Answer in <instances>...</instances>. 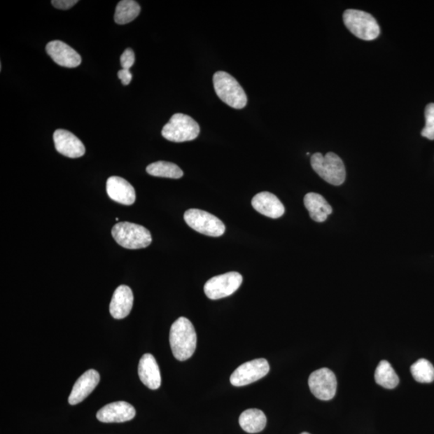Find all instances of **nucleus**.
<instances>
[{
	"instance_id": "nucleus-14",
	"label": "nucleus",
	"mask_w": 434,
	"mask_h": 434,
	"mask_svg": "<svg viewBox=\"0 0 434 434\" xmlns=\"http://www.w3.org/2000/svg\"><path fill=\"white\" fill-rule=\"evenodd\" d=\"M106 192L111 200L124 205H132L136 199L134 188L127 181L119 176H111L106 182Z\"/></svg>"
},
{
	"instance_id": "nucleus-7",
	"label": "nucleus",
	"mask_w": 434,
	"mask_h": 434,
	"mask_svg": "<svg viewBox=\"0 0 434 434\" xmlns=\"http://www.w3.org/2000/svg\"><path fill=\"white\" fill-rule=\"evenodd\" d=\"M183 217L188 226L202 234L218 237L225 232L223 222L208 211L197 209H188Z\"/></svg>"
},
{
	"instance_id": "nucleus-17",
	"label": "nucleus",
	"mask_w": 434,
	"mask_h": 434,
	"mask_svg": "<svg viewBox=\"0 0 434 434\" xmlns=\"http://www.w3.org/2000/svg\"><path fill=\"white\" fill-rule=\"evenodd\" d=\"M134 295L129 286H119L113 293L110 304V312L113 318L122 319L129 316L132 310Z\"/></svg>"
},
{
	"instance_id": "nucleus-23",
	"label": "nucleus",
	"mask_w": 434,
	"mask_h": 434,
	"mask_svg": "<svg viewBox=\"0 0 434 434\" xmlns=\"http://www.w3.org/2000/svg\"><path fill=\"white\" fill-rule=\"evenodd\" d=\"M146 172L150 176L169 178H181L183 176L181 168L173 162L158 161L146 167Z\"/></svg>"
},
{
	"instance_id": "nucleus-21",
	"label": "nucleus",
	"mask_w": 434,
	"mask_h": 434,
	"mask_svg": "<svg viewBox=\"0 0 434 434\" xmlns=\"http://www.w3.org/2000/svg\"><path fill=\"white\" fill-rule=\"evenodd\" d=\"M377 384L387 389H393L399 384V377L392 365L387 360L379 362L375 372Z\"/></svg>"
},
{
	"instance_id": "nucleus-29",
	"label": "nucleus",
	"mask_w": 434,
	"mask_h": 434,
	"mask_svg": "<svg viewBox=\"0 0 434 434\" xmlns=\"http://www.w3.org/2000/svg\"><path fill=\"white\" fill-rule=\"evenodd\" d=\"M301 434H310V433H307V432H303V433H302Z\"/></svg>"
},
{
	"instance_id": "nucleus-22",
	"label": "nucleus",
	"mask_w": 434,
	"mask_h": 434,
	"mask_svg": "<svg viewBox=\"0 0 434 434\" xmlns=\"http://www.w3.org/2000/svg\"><path fill=\"white\" fill-rule=\"evenodd\" d=\"M140 12V5L136 1L122 0L117 5L115 20L118 24H127L136 19Z\"/></svg>"
},
{
	"instance_id": "nucleus-27",
	"label": "nucleus",
	"mask_w": 434,
	"mask_h": 434,
	"mask_svg": "<svg viewBox=\"0 0 434 434\" xmlns=\"http://www.w3.org/2000/svg\"><path fill=\"white\" fill-rule=\"evenodd\" d=\"M78 3V0H52L54 7L61 10H68Z\"/></svg>"
},
{
	"instance_id": "nucleus-10",
	"label": "nucleus",
	"mask_w": 434,
	"mask_h": 434,
	"mask_svg": "<svg viewBox=\"0 0 434 434\" xmlns=\"http://www.w3.org/2000/svg\"><path fill=\"white\" fill-rule=\"evenodd\" d=\"M308 384L314 397L322 400L334 398L337 389L335 375L327 368L313 372L309 377Z\"/></svg>"
},
{
	"instance_id": "nucleus-11",
	"label": "nucleus",
	"mask_w": 434,
	"mask_h": 434,
	"mask_svg": "<svg viewBox=\"0 0 434 434\" xmlns=\"http://www.w3.org/2000/svg\"><path fill=\"white\" fill-rule=\"evenodd\" d=\"M54 144L59 154L68 158H80L85 153L83 142L69 130L59 129L53 134Z\"/></svg>"
},
{
	"instance_id": "nucleus-25",
	"label": "nucleus",
	"mask_w": 434,
	"mask_h": 434,
	"mask_svg": "<svg viewBox=\"0 0 434 434\" xmlns=\"http://www.w3.org/2000/svg\"><path fill=\"white\" fill-rule=\"evenodd\" d=\"M426 127L421 130V135L430 140H434V103L427 105L425 111Z\"/></svg>"
},
{
	"instance_id": "nucleus-8",
	"label": "nucleus",
	"mask_w": 434,
	"mask_h": 434,
	"mask_svg": "<svg viewBox=\"0 0 434 434\" xmlns=\"http://www.w3.org/2000/svg\"><path fill=\"white\" fill-rule=\"evenodd\" d=\"M241 274L230 272L214 276L206 282L204 290L206 296L211 300L230 296L235 293L242 284Z\"/></svg>"
},
{
	"instance_id": "nucleus-12",
	"label": "nucleus",
	"mask_w": 434,
	"mask_h": 434,
	"mask_svg": "<svg viewBox=\"0 0 434 434\" xmlns=\"http://www.w3.org/2000/svg\"><path fill=\"white\" fill-rule=\"evenodd\" d=\"M136 414L134 406L126 401L108 404L97 412V419L103 423H122L132 420Z\"/></svg>"
},
{
	"instance_id": "nucleus-24",
	"label": "nucleus",
	"mask_w": 434,
	"mask_h": 434,
	"mask_svg": "<svg viewBox=\"0 0 434 434\" xmlns=\"http://www.w3.org/2000/svg\"><path fill=\"white\" fill-rule=\"evenodd\" d=\"M412 376L421 384H430L434 381V368L430 361L420 359L410 368Z\"/></svg>"
},
{
	"instance_id": "nucleus-2",
	"label": "nucleus",
	"mask_w": 434,
	"mask_h": 434,
	"mask_svg": "<svg viewBox=\"0 0 434 434\" xmlns=\"http://www.w3.org/2000/svg\"><path fill=\"white\" fill-rule=\"evenodd\" d=\"M214 85L216 95L226 105L237 110L246 107L248 102L246 92L230 74L216 72L214 76Z\"/></svg>"
},
{
	"instance_id": "nucleus-1",
	"label": "nucleus",
	"mask_w": 434,
	"mask_h": 434,
	"mask_svg": "<svg viewBox=\"0 0 434 434\" xmlns=\"http://www.w3.org/2000/svg\"><path fill=\"white\" fill-rule=\"evenodd\" d=\"M197 336L193 324L186 317L178 318L170 330V345L174 356L180 361L191 358L197 349Z\"/></svg>"
},
{
	"instance_id": "nucleus-16",
	"label": "nucleus",
	"mask_w": 434,
	"mask_h": 434,
	"mask_svg": "<svg viewBox=\"0 0 434 434\" xmlns=\"http://www.w3.org/2000/svg\"><path fill=\"white\" fill-rule=\"evenodd\" d=\"M252 206L259 214L272 219H278L285 214L284 205L275 195L268 192L255 195Z\"/></svg>"
},
{
	"instance_id": "nucleus-18",
	"label": "nucleus",
	"mask_w": 434,
	"mask_h": 434,
	"mask_svg": "<svg viewBox=\"0 0 434 434\" xmlns=\"http://www.w3.org/2000/svg\"><path fill=\"white\" fill-rule=\"evenodd\" d=\"M139 376L141 382L152 390L158 389L161 385V375L158 363L151 354H144L139 363Z\"/></svg>"
},
{
	"instance_id": "nucleus-28",
	"label": "nucleus",
	"mask_w": 434,
	"mask_h": 434,
	"mask_svg": "<svg viewBox=\"0 0 434 434\" xmlns=\"http://www.w3.org/2000/svg\"><path fill=\"white\" fill-rule=\"evenodd\" d=\"M118 77L122 80L123 85H128L130 81L132 80V74L130 73L129 69H121L118 73Z\"/></svg>"
},
{
	"instance_id": "nucleus-15",
	"label": "nucleus",
	"mask_w": 434,
	"mask_h": 434,
	"mask_svg": "<svg viewBox=\"0 0 434 434\" xmlns=\"http://www.w3.org/2000/svg\"><path fill=\"white\" fill-rule=\"evenodd\" d=\"M100 382V375L94 369L86 371L80 376L74 385L72 392L69 397V403L76 405L83 401L93 392Z\"/></svg>"
},
{
	"instance_id": "nucleus-19",
	"label": "nucleus",
	"mask_w": 434,
	"mask_h": 434,
	"mask_svg": "<svg viewBox=\"0 0 434 434\" xmlns=\"http://www.w3.org/2000/svg\"><path fill=\"white\" fill-rule=\"evenodd\" d=\"M304 204L310 214L312 219L319 223L327 220L328 216L332 214V206L321 195L317 193L307 194L304 197Z\"/></svg>"
},
{
	"instance_id": "nucleus-6",
	"label": "nucleus",
	"mask_w": 434,
	"mask_h": 434,
	"mask_svg": "<svg viewBox=\"0 0 434 434\" xmlns=\"http://www.w3.org/2000/svg\"><path fill=\"white\" fill-rule=\"evenodd\" d=\"M200 132V126L192 118L176 113L162 128V135L171 142L183 143L197 139Z\"/></svg>"
},
{
	"instance_id": "nucleus-13",
	"label": "nucleus",
	"mask_w": 434,
	"mask_h": 434,
	"mask_svg": "<svg viewBox=\"0 0 434 434\" xmlns=\"http://www.w3.org/2000/svg\"><path fill=\"white\" fill-rule=\"evenodd\" d=\"M46 51L54 62L61 66L76 68L81 63L80 54L61 41H53L46 46Z\"/></svg>"
},
{
	"instance_id": "nucleus-9",
	"label": "nucleus",
	"mask_w": 434,
	"mask_h": 434,
	"mask_svg": "<svg viewBox=\"0 0 434 434\" xmlns=\"http://www.w3.org/2000/svg\"><path fill=\"white\" fill-rule=\"evenodd\" d=\"M270 372V365L267 360H253L243 363L232 372L230 382L233 386L241 387L259 381L267 376Z\"/></svg>"
},
{
	"instance_id": "nucleus-26",
	"label": "nucleus",
	"mask_w": 434,
	"mask_h": 434,
	"mask_svg": "<svg viewBox=\"0 0 434 434\" xmlns=\"http://www.w3.org/2000/svg\"><path fill=\"white\" fill-rule=\"evenodd\" d=\"M121 65L123 69H129L132 68L135 62L134 52L132 48H127L122 53L120 58Z\"/></svg>"
},
{
	"instance_id": "nucleus-20",
	"label": "nucleus",
	"mask_w": 434,
	"mask_h": 434,
	"mask_svg": "<svg viewBox=\"0 0 434 434\" xmlns=\"http://www.w3.org/2000/svg\"><path fill=\"white\" fill-rule=\"evenodd\" d=\"M267 416L262 410L251 409L244 411L239 417V424L248 433L262 432L267 426Z\"/></svg>"
},
{
	"instance_id": "nucleus-5",
	"label": "nucleus",
	"mask_w": 434,
	"mask_h": 434,
	"mask_svg": "<svg viewBox=\"0 0 434 434\" xmlns=\"http://www.w3.org/2000/svg\"><path fill=\"white\" fill-rule=\"evenodd\" d=\"M343 18L347 29L361 40H375L381 32L376 19L363 10H346Z\"/></svg>"
},
{
	"instance_id": "nucleus-3",
	"label": "nucleus",
	"mask_w": 434,
	"mask_h": 434,
	"mask_svg": "<svg viewBox=\"0 0 434 434\" xmlns=\"http://www.w3.org/2000/svg\"><path fill=\"white\" fill-rule=\"evenodd\" d=\"M311 164L313 170L326 182L335 186L344 183L346 169L344 162L333 152H328L325 156L321 153L314 154Z\"/></svg>"
},
{
	"instance_id": "nucleus-4",
	"label": "nucleus",
	"mask_w": 434,
	"mask_h": 434,
	"mask_svg": "<svg viewBox=\"0 0 434 434\" xmlns=\"http://www.w3.org/2000/svg\"><path fill=\"white\" fill-rule=\"evenodd\" d=\"M112 236L119 246L128 249L148 247L152 237L145 227L130 222H119L112 229Z\"/></svg>"
}]
</instances>
